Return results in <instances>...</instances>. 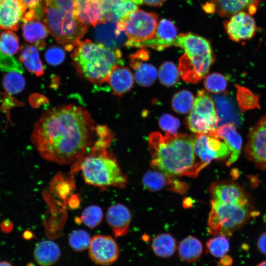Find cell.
Listing matches in <instances>:
<instances>
[{"mask_svg":"<svg viewBox=\"0 0 266 266\" xmlns=\"http://www.w3.org/2000/svg\"><path fill=\"white\" fill-rule=\"evenodd\" d=\"M177 36V30L170 20L163 19L158 23L154 36L149 39L131 44L129 47H151L162 51L172 46Z\"/></svg>","mask_w":266,"mask_h":266,"instance_id":"cell-15","label":"cell"},{"mask_svg":"<svg viewBox=\"0 0 266 266\" xmlns=\"http://www.w3.org/2000/svg\"><path fill=\"white\" fill-rule=\"evenodd\" d=\"M131 0L136 5L141 4L143 2L142 0Z\"/></svg>","mask_w":266,"mask_h":266,"instance_id":"cell-51","label":"cell"},{"mask_svg":"<svg viewBox=\"0 0 266 266\" xmlns=\"http://www.w3.org/2000/svg\"><path fill=\"white\" fill-rule=\"evenodd\" d=\"M91 239L90 235L83 230L72 231L68 237V244L75 252H82L89 248Z\"/></svg>","mask_w":266,"mask_h":266,"instance_id":"cell-37","label":"cell"},{"mask_svg":"<svg viewBox=\"0 0 266 266\" xmlns=\"http://www.w3.org/2000/svg\"><path fill=\"white\" fill-rule=\"evenodd\" d=\"M61 251L59 245L50 240L39 242L33 250V258L40 266H53L59 260Z\"/></svg>","mask_w":266,"mask_h":266,"instance_id":"cell-24","label":"cell"},{"mask_svg":"<svg viewBox=\"0 0 266 266\" xmlns=\"http://www.w3.org/2000/svg\"><path fill=\"white\" fill-rule=\"evenodd\" d=\"M237 86V98L241 110H244L255 107L258 103L256 97L245 88Z\"/></svg>","mask_w":266,"mask_h":266,"instance_id":"cell-40","label":"cell"},{"mask_svg":"<svg viewBox=\"0 0 266 266\" xmlns=\"http://www.w3.org/2000/svg\"><path fill=\"white\" fill-rule=\"evenodd\" d=\"M151 248L156 256L167 258L174 254L177 248V243L172 235L167 233H162L152 239Z\"/></svg>","mask_w":266,"mask_h":266,"instance_id":"cell-28","label":"cell"},{"mask_svg":"<svg viewBox=\"0 0 266 266\" xmlns=\"http://www.w3.org/2000/svg\"><path fill=\"white\" fill-rule=\"evenodd\" d=\"M122 53L89 39L80 41L71 55L75 66L84 78L100 84L106 82L113 69L122 62Z\"/></svg>","mask_w":266,"mask_h":266,"instance_id":"cell-4","label":"cell"},{"mask_svg":"<svg viewBox=\"0 0 266 266\" xmlns=\"http://www.w3.org/2000/svg\"><path fill=\"white\" fill-rule=\"evenodd\" d=\"M166 0H142L145 4L153 6H160Z\"/></svg>","mask_w":266,"mask_h":266,"instance_id":"cell-47","label":"cell"},{"mask_svg":"<svg viewBox=\"0 0 266 266\" xmlns=\"http://www.w3.org/2000/svg\"><path fill=\"white\" fill-rule=\"evenodd\" d=\"M203 252V246L200 241L195 236H188L183 239L178 246L179 258L187 263L197 261Z\"/></svg>","mask_w":266,"mask_h":266,"instance_id":"cell-26","label":"cell"},{"mask_svg":"<svg viewBox=\"0 0 266 266\" xmlns=\"http://www.w3.org/2000/svg\"><path fill=\"white\" fill-rule=\"evenodd\" d=\"M3 85L8 94L15 95L23 90L25 86V80L20 73L9 71L4 75Z\"/></svg>","mask_w":266,"mask_h":266,"instance_id":"cell-33","label":"cell"},{"mask_svg":"<svg viewBox=\"0 0 266 266\" xmlns=\"http://www.w3.org/2000/svg\"><path fill=\"white\" fill-rule=\"evenodd\" d=\"M219 122L211 97L205 91H200L187 120L189 128L195 133H207L216 129Z\"/></svg>","mask_w":266,"mask_h":266,"instance_id":"cell-8","label":"cell"},{"mask_svg":"<svg viewBox=\"0 0 266 266\" xmlns=\"http://www.w3.org/2000/svg\"><path fill=\"white\" fill-rule=\"evenodd\" d=\"M257 266H266V261H265L262 262L259 265H258Z\"/></svg>","mask_w":266,"mask_h":266,"instance_id":"cell-52","label":"cell"},{"mask_svg":"<svg viewBox=\"0 0 266 266\" xmlns=\"http://www.w3.org/2000/svg\"><path fill=\"white\" fill-rule=\"evenodd\" d=\"M212 200L221 203L251 202L244 190L236 184L226 182L213 183L209 188Z\"/></svg>","mask_w":266,"mask_h":266,"instance_id":"cell-17","label":"cell"},{"mask_svg":"<svg viewBox=\"0 0 266 266\" xmlns=\"http://www.w3.org/2000/svg\"><path fill=\"white\" fill-rule=\"evenodd\" d=\"M208 252L213 256L221 258L226 255L230 249V243L227 236L218 234L206 242Z\"/></svg>","mask_w":266,"mask_h":266,"instance_id":"cell-32","label":"cell"},{"mask_svg":"<svg viewBox=\"0 0 266 266\" xmlns=\"http://www.w3.org/2000/svg\"><path fill=\"white\" fill-rule=\"evenodd\" d=\"M245 154L258 167L266 171V116L250 131Z\"/></svg>","mask_w":266,"mask_h":266,"instance_id":"cell-11","label":"cell"},{"mask_svg":"<svg viewBox=\"0 0 266 266\" xmlns=\"http://www.w3.org/2000/svg\"><path fill=\"white\" fill-rule=\"evenodd\" d=\"M215 11L221 16L233 15L245 11L251 15L255 14L262 0H210Z\"/></svg>","mask_w":266,"mask_h":266,"instance_id":"cell-21","label":"cell"},{"mask_svg":"<svg viewBox=\"0 0 266 266\" xmlns=\"http://www.w3.org/2000/svg\"><path fill=\"white\" fill-rule=\"evenodd\" d=\"M103 17L105 21L118 22L138 9L131 0H101Z\"/></svg>","mask_w":266,"mask_h":266,"instance_id":"cell-22","label":"cell"},{"mask_svg":"<svg viewBox=\"0 0 266 266\" xmlns=\"http://www.w3.org/2000/svg\"><path fill=\"white\" fill-rule=\"evenodd\" d=\"M89 256L92 262L101 266H110L118 259L119 246L110 236L96 234L91 239Z\"/></svg>","mask_w":266,"mask_h":266,"instance_id":"cell-12","label":"cell"},{"mask_svg":"<svg viewBox=\"0 0 266 266\" xmlns=\"http://www.w3.org/2000/svg\"><path fill=\"white\" fill-rule=\"evenodd\" d=\"M204 85L208 91L213 93H220L226 90L227 82L223 75L218 73H213L206 77Z\"/></svg>","mask_w":266,"mask_h":266,"instance_id":"cell-39","label":"cell"},{"mask_svg":"<svg viewBox=\"0 0 266 266\" xmlns=\"http://www.w3.org/2000/svg\"><path fill=\"white\" fill-rule=\"evenodd\" d=\"M74 14L80 23L88 26L96 27L106 22L103 17L101 0H75Z\"/></svg>","mask_w":266,"mask_h":266,"instance_id":"cell-18","label":"cell"},{"mask_svg":"<svg viewBox=\"0 0 266 266\" xmlns=\"http://www.w3.org/2000/svg\"><path fill=\"white\" fill-rule=\"evenodd\" d=\"M95 137L96 127L89 112L68 104L45 111L35 123L31 141L42 158L65 165L86 154Z\"/></svg>","mask_w":266,"mask_h":266,"instance_id":"cell-1","label":"cell"},{"mask_svg":"<svg viewBox=\"0 0 266 266\" xmlns=\"http://www.w3.org/2000/svg\"><path fill=\"white\" fill-rule=\"evenodd\" d=\"M0 228L3 232L9 233L13 229V224L10 220L6 219L1 222Z\"/></svg>","mask_w":266,"mask_h":266,"instance_id":"cell-46","label":"cell"},{"mask_svg":"<svg viewBox=\"0 0 266 266\" xmlns=\"http://www.w3.org/2000/svg\"><path fill=\"white\" fill-rule=\"evenodd\" d=\"M33 20L25 22L22 26L23 35L28 42L36 44L42 42L48 35L49 31L44 24Z\"/></svg>","mask_w":266,"mask_h":266,"instance_id":"cell-31","label":"cell"},{"mask_svg":"<svg viewBox=\"0 0 266 266\" xmlns=\"http://www.w3.org/2000/svg\"><path fill=\"white\" fill-rule=\"evenodd\" d=\"M224 28L229 37L235 42L252 38L257 30L254 19L245 11L232 15L224 22Z\"/></svg>","mask_w":266,"mask_h":266,"instance_id":"cell-13","label":"cell"},{"mask_svg":"<svg viewBox=\"0 0 266 266\" xmlns=\"http://www.w3.org/2000/svg\"><path fill=\"white\" fill-rule=\"evenodd\" d=\"M195 140L187 134L162 135L159 132L149 136L151 166L163 172L176 175L196 176L200 171L194 151Z\"/></svg>","mask_w":266,"mask_h":266,"instance_id":"cell-2","label":"cell"},{"mask_svg":"<svg viewBox=\"0 0 266 266\" xmlns=\"http://www.w3.org/2000/svg\"><path fill=\"white\" fill-rule=\"evenodd\" d=\"M142 181L145 188L152 192L166 188L182 194L186 192L188 187L186 183L173 177L172 175L158 170L146 172Z\"/></svg>","mask_w":266,"mask_h":266,"instance_id":"cell-14","label":"cell"},{"mask_svg":"<svg viewBox=\"0 0 266 266\" xmlns=\"http://www.w3.org/2000/svg\"><path fill=\"white\" fill-rule=\"evenodd\" d=\"M160 128L166 133L171 134H176L180 127V122L176 117L170 114L162 115L159 120Z\"/></svg>","mask_w":266,"mask_h":266,"instance_id":"cell-42","label":"cell"},{"mask_svg":"<svg viewBox=\"0 0 266 266\" xmlns=\"http://www.w3.org/2000/svg\"><path fill=\"white\" fill-rule=\"evenodd\" d=\"M214 100L216 105V112L219 119V122H228L236 123L239 120L238 114L233 103L229 98L224 96H216Z\"/></svg>","mask_w":266,"mask_h":266,"instance_id":"cell-30","label":"cell"},{"mask_svg":"<svg viewBox=\"0 0 266 266\" xmlns=\"http://www.w3.org/2000/svg\"><path fill=\"white\" fill-rule=\"evenodd\" d=\"M159 77L161 83L167 87L174 85L179 79V72L176 66L172 62L163 63L159 70Z\"/></svg>","mask_w":266,"mask_h":266,"instance_id":"cell-35","label":"cell"},{"mask_svg":"<svg viewBox=\"0 0 266 266\" xmlns=\"http://www.w3.org/2000/svg\"><path fill=\"white\" fill-rule=\"evenodd\" d=\"M209 134L223 139L229 147L231 154L226 161V165L230 166L237 161L241 149L242 139L236 130L234 123L224 124Z\"/></svg>","mask_w":266,"mask_h":266,"instance_id":"cell-19","label":"cell"},{"mask_svg":"<svg viewBox=\"0 0 266 266\" xmlns=\"http://www.w3.org/2000/svg\"><path fill=\"white\" fill-rule=\"evenodd\" d=\"M27 7L30 9H34L40 12H42V0H22Z\"/></svg>","mask_w":266,"mask_h":266,"instance_id":"cell-44","label":"cell"},{"mask_svg":"<svg viewBox=\"0 0 266 266\" xmlns=\"http://www.w3.org/2000/svg\"><path fill=\"white\" fill-rule=\"evenodd\" d=\"M0 266H13L11 264L6 261H0Z\"/></svg>","mask_w":266,"mask_h":266,"instance_id":"cell-50","label":"cell"},{"mask_svg":"<svg viewBox=\"0 0 266 266\" xmlns=\"http://www.w3.org/2000/svg\"><path fill=\"white\" fill-rule=\"evenodd\" d=\"M0 70L6 71H16L23 73L22 65L13 56H8L0 51Z\"/></svg>","mask_w":266,"mask_h":266,"instance_id":"cell-41","label":"cell"},{"mask_svg":"<svg viewBox=\"0 0 266 266\" xmlns=\"http://www.w3.org/2000/svg\"><path fill=\"white\" fill-rule=\"evenodd\" d=\"M222 259V264L224 266H229L232 263V259L231 257L225 255Z\"/></svg>","mask_w":266,"mask_h":266,"instance_id":"cell-48","label":"cell"},{"mask_svg":"<svg viewBox=\"0 0 266 266\" xmlns=\"http://www.w3.org/2000/svg\"><path fill=\"white\" fill-rule=\"evenodd\" d=\"M27 8L22 0H2L0 2V30L17 31Z\"/></svg>","mask_w":266,"mask_h":266,"instance_id":"cell-16","label":"cell"},{"mask_svg":"<svg viewBox=\"0 0 266 266\" xmlns=\"http://www.w3.org/2000/svg\"><path fill=\"white\" fill-rule=\"evenodd\" d=\"M91 149L79 162V168L85 182L105 189L109 187L123 188L127 183L115 157L107 151L113 137L99 133Z\"/></svg>","mask_w":266,"mask_h":266,"instance_id":"cell-3","label":"cell"},{"mask_svg":"<svg viewBox=\"0 0 266 266\" xmlns=\"http://www.w3.org/2000/svg\"><path fill=\"white\" fill-rule=\"evenodd\" d=\"M19 39L15 33L8 31L0 34V51L8 56H13L19 50Z\"/></svg>","mask_w":266,"mask_h":266,"instance_id":"cell-36","label":"cell"},{"mask_svg":"<svg viewBox=\"0 0 266 266\" xmlns=\"http://www.w3.org/2000/svg\"><path fill=\"white\" fill-rule=\"evenodd\" d=\"M158 18L155 13L138 9L122 20L125 23V33L128 38L126 46L129 47L133 43L152 38L158 24Z\"/></svg>","mask_w":266,"mask_h":266,"instance_id":"cell-9","label":"cell"},{"mask_svg":"<svg viewBox=\"0 0 266 266\" xmlns=\"http://www.w3.org/2000/svg\"><path fill=\"white\" fill-rule=\"evenodd\" d=\"M117 22L106 21L100 23L96 27L95 38L98 41L111 48H116L119 44L122 43L127 38L125 34L120 37L115 34V31Z\"/></svg>","mask_w":266,"mask_h":266,"instance_id":"cell-25","label":"cell"},{"mask_svg":"<svg viewBox=\"0 0 266 266\" xmlns=\"http://www.w3.org/2000/svg\"><path fill=\"white\" fill-rule=\"evenodd\" d=\"M103 218L101 208L96 205L86 207L80 216L81 221L88 228L93 229L101 223Z\"/></svg>","mask_w":266,"mask_h":266,"instance_id":"cell-38","label":"cell"},{"mask_svg":"<svg viewBox=\"0 0 266 266\" xmlns=\"http://www.w3.org/2000/svg\"><path fill=\"white\" fill-rule=\"evenodd\" d=\"M173 45L185 52L179 59L178 67L182 79L196 83L204 78L214 60L208 41L192 33H182L176 36Z\"/></svg>","mask_w":266,"mask_h":266,"instance_id":"cell-6","label":"cell"},{"mask_svg":"<svg viewBox=\"0 0 266 266\" xmlns=\"http://www.w3.org/2000/svg\"><path fill=\"white\" fill-rule=\"evenodd\" d=\"M75 1L43 0L42 6L43 24L56 41L67 51L75 48L88 29L74 16Z\"/></svg>","mask_w":266,"mask_h":266,"instance_id":"cell-5","label":"cell"},{"mask_svg":"<svg viewBox=\"0 0 266 266\" xmlns=\"http://www.w3.org/2000/svg\"><path fill=\"white\" fill-rule=\"evenodd\" d=\"M171 104L175 111L180 114H186L193 107L194 96L189 91H180L174 95Z\"/></svg>","mask_w":266,"mask_h":266,"instance_id":"cell-34","label":"cell"},{"mask_svg":"<svg viewBox=\"0 0 266 266\" xmlns=\"http://www.w3.org/2000/svg\"><path fill=\"white\" fill-rule=\"evenodd\" d=\"M142 61L131 58L130 64L135 70L134 78L136 83L141 86L148 87L156 80L157 70L153 65Z\"/></svg>","mask_w":266,"mask_h":266,"instance_id":"cell-27","label":"cell"},{"mask_svg":"<svg viewBox=\"0 0 266 266\" xmlns=\"http://www.w3.org/2000/svg\"><path fill=\"white\" fill-rule=\"evenodd\" d=\"M195 154L198 158L199 166L201 169L213 159H229L230 150L224 141L218 138L206 134H199L195 140Z\"/></svg>","mask_w":266,"mask_h":266,"instance_id":"cell-10","label":"cell"},{"mask_svg":"<svg viewBox=\"0 0 266 266\" xmlns=\"http://www.w3.org/2000/svg\"><path fill=\"white\" fill-rule=\"evenodd\" d=\"M45 58L48 63L53 66H57L64 61L65 53L60 47H51L46 50Z\"/></svg>","mask_w":266,"mask_h":266,"instance_id":"cell-43","label":"cell"},{"mask_svg":"<svg viewBox=\"0 0 266 266\" xmlns=\"http://www.w3.org/2000/svg\"><path fill=\"white\" fill-rule=\"evenodd\" d=\"M23 236L24 239L26 240H30L33 237V234L31 231L26 230L23 233Z\"/></svg>","mask_w":266,"mask_h":266,"instance_id":"cell-49","label":"cell"},{"mask_svg":"<svg viewBox=\"0 0 266 266\" xmlns=\"http://www.w3.org/2000/svg\"><path fill=\"white\" fill-rule=\"evenodd\" d=\"M211 204L207 229L211 234L231 235L246 222L252 213L251 202L225 203L211 200Z\"/></svg>","mask_w":266,"mask_h":266,"instance_id":"cell-7","label":"cell"},{"mask_svg":"<svg viewBox=\"0 0 266 266\" xmlns=\"http://www.w3.org/2000/svg\"><path fill=\"white\" fill-rule=\"evenodd\" d=\"M106 219L116 237L128 233L132 216L127 207L120 203L111 205L107 209Z\"/></svg>","mask_w":266,"mask_h":266,"instance_id":"cell-20","label":"cell"},{"mask_svg":"<svg viewBox=\"0 0 266 266\" xmlns=\"http://www.w3.org/2000/svg\"><path fill=\"white\" fill-rule=\"evenodd\" d=\"M257 246L259 250L266 255V232L263 233L259 237Z\"/></svg>","mask_w":266,"mask_h":266,"instance_id":"cell-45","label":"cell"},{"mask_svg":"<svg viewBox=\"0 0 266 266\" xmlns=\"http://www.w3.org/2000/svg\"><path fill=\"white\" fill-rule=\"evenodd\" d=\"M19 60L30 72L39 76L44 73L43 66L37 48L33 45H25L22 48Z\"/></svg>","mask_w":266,"mask_h":266,"instance_id":"cell-29","label":"cell"},{"mask_svg":"<svg viewBox=\"0 0 266 266\" xmlns=\"http://www.w3.org/2000/svg\"><path fill=\"white\" fill-rule=\"evenodd\" d=\"M107 82L115 95L121 96L132 89L134 77L129 68L117 65L111 72Z\"/></svg>","mask_w":266,"mask_h":266,"instance_id":"cell-23","label":"cell"}]
</instances>
